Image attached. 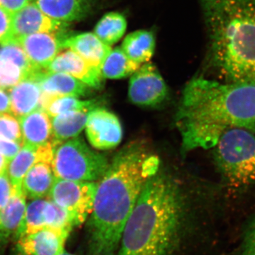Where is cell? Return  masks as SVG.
Masks as SVG:
<instances>
[{
	"mask_svg": "<svg viewBox=\"0 0 255 255\" xmlns=\"http://www.w3.org/2000/svg\"><path fill=\"white\" fill-rule=\"evenodd\" d=\"M175 119L184 153L214 148L230 129L255 133V81L194 78L183 90Z\"/></svg>",
	"mask_w": 255,
	"mask_h": 255,
	"instance_id": "cell-1",
	"label": "cell"
},
{
	"mask_svg": "<svg viewBox=\"0 0 255 255\" xmlns=\"http://www.w3.org/2000/svg\"><path fill=\"white\" fill-rule=\"evenodd\" d=\"M159 167L158 157L140 144H130L116 155L97 182L89 217L87 255H117L126 223Z\"/></svg>",
	"mask_w": 255,
	"mask_h": 255,
	"instance_id": "cell-2",
	"label": "cell"
},
{
	"mask_svg": "<svg viewBox=\"0 0 255 255\" xmlns=\"http://www.w3.org/2000/svg\"><path fill=\"white\" fill-rule=\"evenodd\" d=\"M184 219L179 184L157 172L145 184L126 223L117 255H176Z\"/></svg>",
	"mask_w": 255,
	"mask_h": 255,
	"instance_id": "cell-3",
	"label": "cell"
},
{
	"mask_svg": "<svg viewBox=\"0 0 255 255\" xmlns=\"http://www.w3.org/2000/svg\"><path fill=\"white\" fill-rule=\"evenodd\" d=\"M209 63L229 82L255 81V0H199Z\"/></svg>",
	"mask_w": 255,
	"mask_h": 255,
	"instance_id": "cell-4",
	"label": "cell"
},
{
	"mask_svg": "<svg viewBox=\"0 0 255 255\" xmlns=\"http://www.w3.org/2000/svg\"><path fill=\"white\" fill-rule=\"evenodd\" d=\"M216 168L228 187L243 190L255 184V133L232 128L214 147Z\"/></svg>",
	"mask_w": 255,
	"mask_h": 255,
	"instance_id": "cell-5",
	"label": "cell"
},
{
	"mask_svg": "<svg viewBox=\"0 0 255 255\" xmlns=\"http://www.w3.org/2000/svg\"><path fill=\"white\" fill-rule=\"evenodd\" d=\"M110 164L105 156L92 150L83 139L76 137L55 146L51 167L56 178L96 182L103 177Z\"/></svg>",
	"mask_w": 255,
	"mask_h": 255,
	"instance_id": "cell-6",
	"label": "cell"
},
{
	"mask_svg": "<svg viewBox=\"0 0 255 255\" xmlns=\"http://www.w3.org/2000/svg\"><path fill=\"white\" fill-rule=\"evenodd\" d=\"M97 187L95 182H78L55 177L48 197L68 211L75 226H78L92 214Z\"/></svg>",
	"mask_w": 255,
	"mask_h": 255,
	"instance_id": "cell-7",
	"label": "cell"
},
{
	"mask_svg": "<svg viewBox=\"0 0 255 255\" xmlns=\"http://www.w3.org/2000/svg\"><path fill=\"white\" fill-rule=\"evenodd\" d=\"M33 199L26 206V212L15 238L43 229H54L70 233L76 227L68 211L50 199Z\"/></svg>",
	"mask_w": 255,
	"mask_h": 255,
	"instance_id": "cell-8",
	"label": "cell"
},
{
	"mask_svg": "<svg viewBox=\"0 0 255 255\" xmlns=\"http://www.w3.org/2000/svg\"><path fill=\"white\" fill-rule=\"evenodd\" d=\"M168 89L157 68L147 62L131 75L128 87L129 100L134 105L155 107L167 98Z\"/></svg>",
	"mask_w": 255,
	"mask_h": 255,
	"instance_id": "cell-9",
	"label": "cell"
},
{
	"mask_svg": "<svg viewBox=\"0 0 255 255\" xmlns=\"http://www.w3.org/2000/svg\"><path fill=\"white\" fill-rule=\"evenodd\" d=\"M87 139L97 150H110L117 147L123 137L122 124L115 114L102 107L89 113L85 127Z\"/></svg>",
	"mask_w": 255,
	"mask_h": 255,
	"instance_id": "cell-10",
	"label": "cell"
},
{
	"mask_svg": "<svg viewBox=\"0 0 255 255\" xmlns=\"http://www.w3.org/2000/svg\"><path fill=\"white\" fill-rule=\"evenodd\" d=\"M11 20L12 36L9 43L33 33H63L68 27V23L56 21L45 14L35 1L11 15Z\"/></svg>",
	"mask_w": 255,
	"mask_h": 255,
	"instance_id": "cell-11",
	"label": "cell"
},
{
	"mask_svg": "<svg viewBox=\"0 0 255 255\" xmlns=\"http://www.w3.org/2000/svg\"><path fill=\"white\" fill-rule=\"evenodd\" d=\"M62 33H37L21 37L14 42L24 50L33 66L46 69L62 49L65 36Z\"/></svg>",
	"mask_w": 255,
	"mask_h": 255,
	"instance_id": "cell-12",
	"label": "cell"
},
{
	"mask_svg": "<svg viewBox=\"0 0 255 255\" xmlns=\"http://www.w3.org/2000/svg\"><path fill=\"white\" fill-rule=\"evenodd\" d=\"M46 70L68 74L94 90H100L103 85L104 78L100 70L70 49L60 52L47 67Z\"/></svg>",
	"mask_w": 255,
	"mask_h": 255,
	"instance_id": "cell-13",
	"label": "cell"
},
{
	"mask_svg": "<svg viewBox=\"0 0 255 255\" xmlns=\"http://www.w3.org/2000/svg\"><path fill=\"white\" fill-rule=\"evenodd\" d=\"M58 142L42 146L23 145L14 158L8 162L6 174L14 187L21 188L25 175L35 164L39 162L51 164L53 150Z\"/></svg>",
	"mask_w": 255,
	"mask_h": 255,
	"instance_id": "cell-14",
	"label": "cell"
},
{
	"mask_svg": "<svg viewBox=\"0 0 255 255\" xmlns=\"http://www.w3.org/2000/svg\"><path fill=\"white\" fill-rule=\"evenodd\" d=\"M27 79L36 82L43 93L49 95L73 96L80 98L88 95L91 89L71 75L50 72L44 68L37 69Z\"/></svg>",
	"mask_w": 255,
	"mask_h": 255,
	"instance_id": "cell-15",
	"label": "cell"
},
{
	"mask_svg": "<svg viewBox=\"0 0 255 255\" xmlns=\"http://www.w3.org/2000/svg\"><path fill=\"white\" fill-rule=\"evenodd\" d=\"M70 233L43 229L17 239L20 255H58L64 251Z\"/></svg>",
	"mask_w": 255,
	"mask_h": 255,
	"instance_id": "cell-16",
	"label": "cell"
},
{
	"mask_svg": "<svg viewBox=\"0 0 255 255\" xmlns=\"http://www.w3.org/2000/svg\"><path fill=\"white\" fill-rule=\"evenodd\" d=\"M63 46V49L73 50L99 70L112 50V46L105 44L91 32L65 37Z\"/></svg>",
	"mask_w": 255,
	"mask_h": 255,
	"instance_id": "cell-17",
	"label": "cell"
},
{
	"mask_svg": "<svg viewBox=\"0 0 255 255\" xmlns=\"http://www.w3.org/2000/svg\"><path fill=\"white\" fill-rule=\"evenodd\" d=\"M35 2L50 18L68 23L87 17L97 0H35Z\"/></svg>",
	"mask_w": 255,
	"mask_h": 255,
	"instance_id": "cell-18",
	"label": "cell"
},
{
	"mask_svg": "<svg viewBox=\"0 0 255 255\" xmlns=\"http://www.w3.org/2000/svg\"><path fill=\"white\" fill-rule=\"evenodd\" d=\"M23 145L42 146L56 141L53 137L51 121L38 109L19 118Z\"/></svg>",
	"mask_w": 255,
	"mask_h": 255,
	"instance_id": "cell-19",
	"label": "cell"
},
{
	"mask_svg": "<svg viewBox=\"0 0 255 255\" xmlns=\"http://www.w3.org/2000/svg\"><path fill=\"white\" fill-rule=\"evenodd\" d=\"M26 199L22 187H15L7 204L0 211V246L15 238L26 212Z\"/></svg>",
	"mask_w": 255,
	"mask_h": 255,
	"instance_id": "cell-20",
	"label": "cell"
},
{
	"mask_svg": "<svg viewBox=\"0 0 255 255\" xmlns=\"http://www.w3.org/2000/svg\"><path fill=\"white\" fill-rule=\"evenodd\" d=\"M11 112L18 118L41 109V87L33 80L24 79L9 89Z\"/></svg>",
	"mask_w": 255,
	"mask_h": 255,
	"instance_id": "cell-21",
	"label": "cell"
},
{
	"mask_svg": "<svg viewBox=\"0 0 255 255\" xmlns=\"http://www.w3.org/2000/svg\"><path fill=\"white\" fill-rule=\"evenodd\" d=\"M55 178L51 164L39 162L28 170L21 187L26 197L33 199L44 198L49 194Z\"/></svg>",
	"mask_w": 255,
	"mask_h": 255,
	"instance_id": "cell-22",
	"label": "cell"
},
{
	"mask_svg": "<svg viewBox=\"0 0 255 255\" xmlns=\"http://www.w3.org/2000/svg\"><path fill=\"white\" fill-rule=\"evenodd\" d=\"M97 99L82 100L73 96H53L42 94L41 109L50 117L75 111H92L100 105Z\"/></svg>",
	"mask_w": 255,
	"mask_h": 255,
	"instance_id": "cell-23",
	"label": "cell"
},
{
	"mask_svg": "<svg viewBox=\"0 0 255 255\" xmlns=\"http://www.w3.org/2000/svg\"><path fill=\"white\" fill-rule=\"evenodd\" d=\"M126 55L135 63H147L154 54L155 39L153 33L138 30L128 35L121 47Z\"/></svg>",
	"mask_w": 255,
	"mask_h": 255,
	"instance_id": "cell-24",
	"label": "cell"
},
{
	"mask_svg": "<svg viewBox=\"0 0 255 255\" xmlns=\"http://www.w3.org/2000/svg\"><path fill=\"white\" fill-rule=\"evenodd\" d=\"M90 112L75 111L50 117L55 140L62 142L78 137L86 127Z\"/></svg>",
	"mask_w": 255,
	"mask_h": 255,
	"instance_id": "cell-25",
	"label": "cell"
},
{
	"mask_svg": "<svg viewBox=\"0 0 255 255\" xmlns=\"http://www.w3.org/2000/svg\"><path fill=\"white\" fill-rule=\"evenodd\" d=\"M140 66L141 65L130 60L122 48L118 47L111 50L100 71L104 79L117 80L131 76Z\"/></svg>",
	"mask_w": 255,
	"mask_h": 255,
	"instance_id": "cell-26",
	"label": "cell"
},
{
	"mask_svg": "<svg viewBox=\"0 0 255 255\" xmlns=\"http://www.w3.org/2000/svg\"><path fill=\"white\" fill-rule=\"evenodd\" d=\"M127 27V20L124 15L110 12L99 21L94 33L105 44L112 46L123 37Z\"/></svg>",
	"mask_w": 255,
	"mask_h": 255,
	"instance_id": "cell-27",
	"label": "cell"
},
{
	"mask_svg": "<svg viewBox=\"0 0 255 255\" xmlns=\"http://www.w3.org/2000/svg\"><path fill=\"white\" fill-rule=\"evenodd\" d=\"M27 78L26 72L17 64L0 57V87L11 88Z\"/></svg>",
	"mask_w": 255,
	"mask_h": 255,
	"instance_id": "cell-28",
	"label": "cell"
},
{
	"mask_svg": "<svg viewBox=\"0 0 255 255\" xmlns=\"http://www.w3.org/2000/svg\"><path fill=\"white\" fill-rule=\"evenodd\" d=\"M0 136L23 145L19 122L10 114H0Z\"/></svg>",
	"mask_w": 255,
	"mask_h": 255,
	"instance_id": "cell-29",
	"label": "cell"
},
{
	"mask_svg": "<svg viewBox=\"0 0 255 255\" xmlns=\"http://www.w3.org/2000/svg\"><path fill=\"white\" fill-rule=\"evenodd\" d=\"M237 255H255V214L243 230Z\"/></svg>",
	"mask_w": 255,
	"mask_h": 255,
	"instance_id": "cell-30",
	"label": "cell"
},
{
	"mask_svg": "<svg viewBox=\"0 0 255 255\" xmlns=\"http://www.w3.org/2000/svg\"><path fill=\"white\" fill-rule=\"evenodd\" d=\"M11 14L0 7V44L9 43L11 40Z\"/></svg>",
	"mask_w": 255,
	"mask_h": 255,
	"instance_id": "cell-31",
	"label": "cell"
},
{
	"mask_svg": "<svg viewBox=\"0 0 255 255\" xmlns=\"http://www.w3.org/2000/svg\"><path fill=\"white\" fill-rule=\"evenodd\" d=\"M14 189L6 172L0 174V211L7 204Z\"/></svg>",
	"mask_w": 255,
	"mask_h": 255,
	"instance_id": "cell-32",
	"label": "cell"
},
{
	"mask_svg": "<svg viewBox=\"0 0 255 255\" xmlns=\"http://www.w3.org/2000/svg\"><path fill=\"white\" fill-rule=\"evenodd\" d=\"M22 147L23 145L17 142L0 136V154L9 162L14 158Z\"/></svg>",
	"mask_w": 255,
	"mask_h": 255,
	"instance_id": "cell-33",
	"label": "cell"
},
{
	"mask_svg": "<svg viewBox=\"0 0 255 255\" xmlns=\"http://www.w3.org/2000/svg\"><path fill=\"white\" fill-rule=\"evenodd\" d=\"M35 0H0V7L12 15Z\"/></svg>",
	"mask_w": 255,
	"mask_h": 255,
	"instance_id": "cell-34",
	"label": "cell"
},
{
	"mask_svg": "<svg viewBox=\"0 0 255 255\" xmlns=\"http://www.w3.org/2000/svg\"><path fill=\"white\" fill-rule=\"evenodd\" d=\"M11 112V101L9 96L0 87V114Z\"/></svg>",
	"mask_w": 255,
	"mask_h": 255,
	"instance_id": "cell-35",
	"label": "cell"
},
{
	"mask_svg": "<svg viewBox=\"0 0 255 255\" xmlns=\"http://www.w3.org/2000/svg\"><path fill=\"white\" fill-rule=\"evenodd\" d=\"M8 162L9 161L5 158L1 154H0V174L4 173L6 167H7Z\"/></svg>",
	"mask_w": 255,
	"mask_h": 255,
	"instance_id": "cell-36",
	"label": "cell"
},
{
	"mask_svg": "<svg viewBox=\"0 0 255 255\" xmlns=\"http://www.w3.org/2000/svg\"><path fill=\"white\" fill-rule=\"evenodd\" d=\"M58 255H75L71 254V253H68V252H65V251H64L63 252V253H60V254Z\"/></svg>",
	"mask_w": 255,
	"mask_h": 255,
	"instance_id": "cell-37",
	"label": "cell"
}]
</instances>
